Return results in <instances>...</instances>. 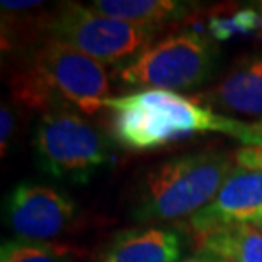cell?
<instances>
[{"label":"cell","mask_w":262,"mask_h":262,"mask_svg":"<svg viewBox=\"0 0 262 262\" xmlns=\"http://www.w3.org/2000/svg\"><path fill=\"white\" fill-rule=\"evenodd\" d=\"M77 250L67 244L14 238L2 244L0 262H73Z\"/></svg>","instance_id":"4fadbf2b"},{"label":"cell","mask_w":262,"mask_h":262,"mask_svg":"<svg viewBox=\"0 0 262 262\" xmlns=\"http://www.w3.org/2000/svg\"><path fill=\"white\" fill-rule=\"evenodd\" d=\"M232 169V159L222 151L174 157L146 174L133 218L143 223L191 218L216 196Z\"/></svg>","instance_id":"3957f363"},{"label":"cell","mask_w":262,"mask_h":262,"mask_svg":"<svg viewBox=\"0 0 262 262\" xmlns=\"http://www.w3.org/2000/svg\"><path fill=\"white\" fill-rule=\"evenodd\" d=\"M4 10H26V9H34L41 5V2H36V0H17V2H14V0H2L0 2Z\"/></svg>","instance_id":"ac0fdd59"},{"label":"cell","mask_w":262,"mask_h":262,"mask_svg":"<svg viewBox=\"0 0 262 262\" xmlns=\"http://www.w3.org/2000/svg\"><path fill=\"white\" fill-rule=\"evenodd\" d=\"M260 26L257 9H240L230 15H214L208 20L209 38L213 41H228L235 36L252 34Z\"/></svg>","instance_id":"5bb4252c"},{"label":"cell","mask_w":262,"mask_h":262,"mask_svg":"<svg viewBox=\"0 0 262 262\" xmlns=\"http://www.w3.org/2000/svg\"><path fill=\"white\" fill-rule=\"evenodd\" d=\"M199 252L227 262H262V232L254 225H233L198 237Z\"/></svg>","instance_id":"7c38bea8"},{"label":"cell","mask_w":262,"mask_h":262,"mask_svg":"<svg viewBox=\"0 0 262 262\" xmlns=\"http://www.w3.org/2000/svg\"><path fill=\"white\" fill-rule=\"evenodd\" d=\"M48 31L51 38L73 46L99 63L126 67L154 43L159 29L109 17L80 4H68L50 20Z\"/></svg>","instance_id":"8992f818"},{"label":"cell","mask_w":262,"mask_h":262,"mask_svg":"<svg viewBox=\"0 0 262 262\" xmlns=\"http://www.w3.org/2000/svg\"><path fill=\"white\" fill-rule=\"evenodd\" d=\"M181 262H227L223 259L216 257V255H211V254H204V252H199L196 255H192V257H187Z\"/></svg>","instance_id":"d6986e66"},{"label":"cell","mask_w":262,"mask_h":262,"mask_svg":"<svg viewBox=\"0 0 262 262\" xmlns=\"http://www.w3.org/2000/svg\"><path fill=\"white\" fill-rule=\"evenodd\" d=\"M257 5H259V7H255V9H257V12H259V17H260V26H259V33L262 34V2H259Z\"/></svg>","instance_id":"ffe728a7"},{"label":"cell","mask_w":262,"mask_h":262,"mask_svg":"<svg viewBox=\"0 0 262 262\" xmlns=\"http://www.w3.org/2000/svg\"><path fill=\"white\" fill-rule=\"evenodd\" d=\"M235 162L240 167L262 172V146H244L235 154Z\"/></svg>","instance_id":"2e32d148"},{"label":"cell","mask_w":262,"mask_h":262,"mask_svg":"<svg viewBox=\"0 0 262 262\" xmlns=\"http://www.w3.org/2000/svg\"><path fill=\"white\" fill-rule=\"evenodd\" d=\"M240 141L245 146H262V119L255 123H247Z\"/></svg>","instance_id":"e0dca14e"},{"label":"cell","mask_w":262,"mask_h":262,"mask_svg":"<svg viewBox=\"0 0 262 262\" xmlns=\"http://www.w3.org/2000/svg\"><path fill=\"white\" fill-rule=\"evenodd\" d=\"M262 220V172L233 167L211 201L189 218V230L201 237L233 225H255Z\"/></svg>","instance_id":"ba28073f"},{"label":"cell","mask_w":262,"mask_h":262,"mask_svg":"<svg viewBox=\"0 0 262 262\" xmlns=\"http://www.w3.org/2000/svg\"><path fill=\"white\" fill-rule=\"evenodd\" d=\"M77 206L48 186L19 184L5 199V222L17 238L51 242L72 227Z\"/></svg>","instance_id":"52a82bcc"},{"label":"cell","mask_w":262,"mask_h":262,"mask_svg":"<svg viewBox=\"0 0 262 262\" xmlns=\"http://www.w3.org/2000/svg\"><path fill=\"white\" fill-rule=\"evenodd\" d=\"M33 145L41 169L56 179L87 182L111 159L107 140L75 109L41 116Z\"/></svg>","instance_id":"5b68a950"},{"label":"cell","mask_w":262,"mask_h":262,"mask_svg":"<svg viewBox=\"0 0 262 262\" xmlns=\"http://www.w3.org/2000/svg\"><path fill=\"white\" fill-rule=\"evenodd\" d=\"M92 9L114 19L159 29L162 24L186 19L196 4L181 0H97Z\"/></svg>","instance_id":"8fae6325"},{"label":"cell","mask_w":262,"mask_h":262,"mask_svg":"<svg viewBox=\"0 0 262 262\" xmlns=\"http://www.w3.org/2000/svg\"><path fill=\"white\" fill-rule=\"evenodd\" d=\"M198 101L211 111L228 116L262 119V55H247L235 61L222 80L199 94Z\"/></svg>","instance_id":"9c48e42d"},{"label":"cell","mask_w":262,"mask_h":262,"mask_svg":"<svg viewBox=\"0 0 262 262\" xmlns=\"http://www.w3.org/2000/svg\"><path fill=\"white\" fill-rule=\"evenodd\" d=\"M114 140L128 150H155L204 133L242 140L247 123L211 111L198 97L174 91H136L107 99Z\"/></svg>","instance_id":"6da1fadb"},{"label":"cell","mask_w":262,"mask_h":262,"mask_svg":"<svg viewBox=\"0 0 262 262\" xmlns=\"http://www.w3.org/2000/svg\"><path fill=\"white\" fill-rule=\"evenodd\" d=\"M216 60L218 50L209 36L184 29L151 43L121 68L119 78L143 91H189L211 77Z\"/></svg>","instance_id":"277c9868"},{"label":"cell","mask_w":262,"mask_h":262,"mask_svg":"<svg viewBox=\"0 0 262 262\" xmlns=\"http://www.w3.org/2000/svg\"><path fill=\"white\" fill-rule=\"evenodd\" d=\"M10 92L15 102L43 114L55 109L94 114L111 99V82L102 63L48 36L10 78Z\"/></svg>","instance_id":"7a4b0ae2"},{"label":"cell","mask_w":262,"mask_h":262,"mask_svg":"<svg viewBox=\"0 0 262 262\" xmlns=\"http://www.w3.org/2000/svg\"><path fill=\"white\" fill-rule=\"evenodd\" d=\"M179 233L160 227H140L119 232L97 255V262H179Z\"/></svg>","instance_id":"30bf717a"},{"label":"cell","mask_w":262,"mask_h":262,"mask_svg":"<svg viewBox=\"0 0 262 262\" xmlns=\"http://www.w3.org/2000/svg\"><path fill=\"white\" fill-rule=\"evenodd\" d=\"M14 113L7 104H2V111H0V146H2V157H5L9 150L10 138L14 133Z\"/></svg>","instance_id":"9a60e30c"},{"label":"cell","mask_w":262,"mask_h":262,"mask_svg":"<svg viewBox=\"0 0 262 262\" xmlns=\"http://www.w3.org/2000/svg\"><path fill=\"white\" fill-rule=\"evenodd\" d=\"M254 227H257V228L260 230V232H262V220H260V222H259V223H255V225H254Z\"/></svg>","instance_id":"44dd1931"}]
</instances>
